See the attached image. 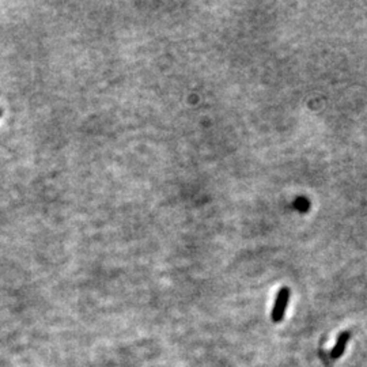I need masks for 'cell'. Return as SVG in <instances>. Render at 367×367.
I'll return each mask as SVG.
<instances>
[{"mask_svg": "<svg viewBox=\"0 0 367 367\" xmlns=\"http://www.w3.org/2000/svg\"><path fill=\"white\" fill-rule=\"evenodd\" d=\"M350 337H351V333L348 332V331L340 333L336 344H335L332 351H331V358H332V359H339L340 356L344 353V350H346V346L347 343H348V340H350Z\"/></svg>", "mask_w": 367, "mask_h": 367, "instance_id": "cell-2", "label": "cell"}, {"mask_svg": "<svg viewBox=\"0 0 367 367\" xmlns=\"http://www.w3.org/2000/svg\"><path fill=\"white\" fill-rule=\"evenodd\" d=\"M290 294L291 291L288 287H283L277 292L275 305H273V309L271 312V319L273 322L277 324V322L283 321L284 314H286V310H287V306H288V301H290Z\"/></svg>", "mask_w": 367, "mask_h": 367, "instance_id": "cell-1", "label": "cell"}]
</instances>
